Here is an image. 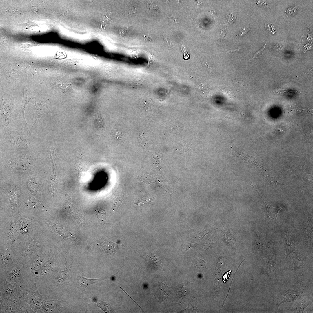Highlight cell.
Segmentation results:
<instances>
[{"instance_id": "3957f363", "label": "cell", "mask_w": 313, "mask_h": 313, "mask_svg": "<svg viewBox=\"0 0 313 313\" xmlns=\"http://www.w3.org/2000/svg\"><path fill=\"white\" fill-rule=\"evenodd\" d=\"M10 136V141L11 144L16 145H26L27 144H30L28 142L27 135L26 134L22 132H17L12 133Z\"/></svg>"}, {"instance_id": "ffe728a7", "label": "cell", "mask_w": 313, "mask_h": 313, "mask_svg": "<svg viewBox=\"0 0 313 313\" xmlns=\"http://www.w3.org/2000/svg\"><path fill=\"white\" fill-rule=\"evenodd\" d=\"M97 126L99 128H101L103 126L102 121L100 114H98L96 118Z\"/></svg>"}, {"instance_id": "44dd1931", "label": "cell", "mask_w": 313, "mask_h": 313, "mask_svg": "<svg viewBox=\"0 0 313 313\" xmlns=\"http://www.w3.org/2000/svg\"><path fill=\"white\" fill-rule=\"evenodd\" d=\"M256 3L258 5L264 8H267V4L265 2L262 1H258L256 2Z\"/></svg>"}, {"instance_id": "7a4b0ae2", "label": "cell", "mask_w": 313, "mask_h": 313, "mask_svg": "<svg viewBox=\"0 0 313 313\" xmlns=\"http://www.w3.org/2000/svg\"><path fill=\"white\" fill-rule=\"evenodd\" d=\"M23 267L14 266L10 267L6 270V278L12 282H20L23 276Z\"/></svg>"}, {"instance_id": "6da1fadb", "label": "cell", "mask_w": 313, "mask_h": 313, "mask_svg": "<svg viewBox=\"0 0 313 313\" xmlns=\"http://www.w3.org/2000/svg\"><path fill=\"white\" fill-rule=\"evenodd\" d=\"M231 154L234 157L251 163L262 169L266 168L260 165L259 162L253 157L245 153L234 145L232 144L230 146Z\"/></svg>"}, {"instance_id": "7402d4cb", "label": "cell", "mask_w": 313, "mask_h": 313, "mask_svg": "<svg viewBox=\"0 0 313 313\" xmlns=\"http://www.w3.org/2000/svg\"><path fill=\"white\" fill-rule=\"evenodd\" d=\"M243 48V47H242V46L239 47H238L237 48L234 49L232 50H229L228 51V52H230V53H232V52H239V50H241Z\"/></svg>"}, {"instance_id": "52a82bcc", "label": "cell", "mask_w": 313, "mask_h": 313, "mask_svg": "<svg viewBox=\"0 0 313 313\" xmlns=\"http://www.w3.org/2000/svg\"><path fill=\"white\" fill-rule=\"evenodd\" d=\"M46 101H44L41 102H39L37 103L35 102V106L37 114V117L35 121L32 123V125L33 126H36L37 125L39 120L41 117L43 115V110L44 106L45 103Z\"/></svg>"}, {"instance_id": "5b68a950", "label": "cell", "mask_w": 313, "mask_h": 313, "mask_svg": "<svg viewBox=\"0 0 313 313\" xmlns=\"http://www.w3.org/2000/svg\"><path fill=\"white\" fill-rule=\"evenodd\" d=\"M102 279H89L80 276L78 277L77 282L80 290L82 291H85V288L87 286L100 281Z\"/></svg>"}, {"instance_id": "603a6c76", "label": "cell", "mask_w": 313, "mask_h": 313, "mask_svg": "<svg viewBox=\"0 0 313 313\" xmlns=\"http://www.w3.org/2000/svg\"><path fill=\"white\" fill-rule=\"evenodd\" d=\"M226 29L224 28H222L221 30L220 34L222 37H223L226 34Z\"/></svg>"}, {"instance_id": "2e32d148", "label": "cell", "mask_w": 313, "mask_h": 313, "mask_svg": "<svg viewBox=\"0 0 313 313\" xmlns=\"http://www.w3.org/2000/svg\"><path fill=\"white\" fill-rule=\"evenodd\" d=\"M250 29L249 25L244 27L239 32L238 36L240 37L245 34L250 30Z\"/></svg>"}, {"instance_id": "7c38bea8", "label": "cell", "mask_w": 313, "mask_h": 313, "mask_svg": "<svg viewBox=\"0 0 313 313\" xmlns=\"http://www.w3.org/2000/svg\"><path fill=\"white\" fill-rule=\"evenodd\" d=\"M98 303H97L98 307L105 312H110L111 307L109 304L100 301H98Z\"/></svg>"}, {"instance_id": "9c48e42d", "label": "cell", "mask_w": 313, "mask_h": 313, "mask_svg": "<svg viewBox=\"0 0 313 313\" xmlns=\"http://www.w3.org/2000/svg\"><path fill=\"white\" fill-rule=\"evenodd\" d=\"M149 262L150 265L155 268L159 267L161 265V260L158 257L153 254H151L148 256Z\"/></svg>"}, {"instance_id": "e0dca14e", "label": "cell", "mask_w": 313, "mask_h": 313, "mask_svg": "<svg viewBox=\"0 0 313 313\" xmlns=\"http://www.w3.org/2000/svg\"><path fill=\"white\" fill-rule=\"evenodd\" d=\"M266 46V44L264 45L262 48L257 52L254 55L253 57L249 60V61H251L254 59L256 58L260 57L262 54L263 51L265 48Z\"/></svg>"}, {"instance_id": "ac0fdd59", "label": "cell", "mask_w": 313, "mask_h": 313, "mask_svg": "<svg viewBox=\"0 0 313 313\" xmlns=\"http://www.w3.org/2000/svg\"><path fill=\"white\" fill-rule=\"evenodd\" d=\"M36 24L32 22H28L26 23L21 24L19 25L21 27L24 29H28L32 26H36Z\"/></svg>"}, {"instance_id": "30bf717a", "label": "cell", "mask_w": 313, "mask_h": 313, "mask_svg": "<svg viewBox=\"0 0 313 313\" xmlns=\"http://www.w3.org/2000/svg\"><path fill=\"white\" fill-rule=\"evenodd\" d=\"M193 263L197 267L200 269L205 267L206 263L202 258L196 257L192 259Z\"/></svg>"}, {"instance_id": "d6986e66", "label": "cell", "mask_w": 313, "mask_h": 313, "mask_svg": "<svg viewBox=\"0 0 313 313\" xmlns=\"http://www.w3.org/2000/svg\"><path fill=\"white\" fill-rule=\"evenodd\" d=\"M297 8L295 6L291 7L288 8L286 11V13L288 15H291L295 13L297 11Z\"/></svg>"}, {"instance_id": "ba28073f", "label": "cell", "mask_w": 313, "mask_h": 313, "mask_svg": "<svg viewBox=\"0 0 313 313\" xmlns=\"http://www.w3.org/2000/svg\"><path fill=\"white\" fill-rule=\"evenodd\" d=\"M223 236L225 243L228 246H232L235 243V240L232 234L224 227Z\"/></svg>"}, {"instance_id": "8fae6325", "label": "cell", "mask_w": 313, "mask_h": 313, "mask_svg": "<svg viewBox=\"0 0 313 313\" xmlns=\"http://www.w3.org/2000/svg\"><path fill=\"white\" fill-rule=\"evenodd\" d=\"M159 285L161 287V293L162 297L165 298V297H166L167 298L168 296L172 293L168 287L162 281H160Z\"/></svg>"}, {"instance_id": "9a60e30c", "label": "cell", "mask_w": 313, "mask_h": 313, "mask_svg": "<svg viewBox=\"0 0 313 313\" xmlns=\"http://www.w3.org/2000/svg\"><path fill=\"white\" fill-rule=\"evenodd\" d=\"M236 18V16L235 13L234 12H231L227 15V18L229 23L232 24L233 23Z\"/></svg>"}, {"instance_id": "5bb4252c", "label": "cell", "mask_w": 313, "mask_h": 313, "mask_svg": "<svg viewBox=\"0 0 313 313\" xmlns=\"http://www.w3.org/2000/svg\"><path fill=\"white\" fill-rule=\"evenodd\" d=\"M96 213L99 218L101 219L104 222H106L105 211L103 209H99L96 210Z\"/></svg>"}, {"instance_id": "8992f818", "label": "cell", "mask_w": 313, "mask_h": 313, "mask_svg": "<svg viewBox=\"0 0 313 313\" xmlns=\"http://www.w3.org/2000/svg\"><path fill=\"white\" fill-rule=\"evenodd\" d=\"M99 245L104 250L111 253H115L119 247V244L117 243L107 240L101 243Z\"/></svg>"}, {"instance_id": "4fadbf2b", "label": "cell", "mask_w": 313, "mask_h": 313, "mask_svg": "<svg viewBox=\"0 0 313 313\" xmlns=\"http://www.w3.org/2000/svg\"><path fill=\"white\" fill-rule=\"evenodd\" d=\"M124 199L123 197L118 196L114 199L113 203V209L114 210H117Z\"/></svg>"}, {"instance_id": "277c9868", "label": "cell", "mask_w": 313, "mask_h": 313, "mask_svg": "<svg viewBox=\"0 0 313 313\" xmlns=\"http://www.w3.org/2000/svg\"><path fill=\"white\" fill-rule=\"evenodd\" d=\"M255 190L257 192L259 195L264 201L268 210V213L267 217L271 220L276 221L278 213L279 211L282 209L284 208L288 204L284 206L281 207L279 208H276L272 206L271 204L268 202L267 203L264 200L261 196L259 194L257 189H255Z\"/></svg>"}]
</instances>
